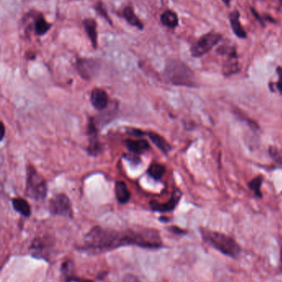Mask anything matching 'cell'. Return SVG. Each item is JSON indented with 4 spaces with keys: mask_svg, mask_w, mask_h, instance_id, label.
<instances>
[{
    "mask_svg": "<svg viewBox=\"0 0 282 282\" xmlns=\"http://www.w3.org/2000/svg\"><path fill=\"white\" fill-rule=\"evenodd\" d=\"M166 172H167L166 167L161 163H151L147 170L148 175L156 181H161Z\"/></svg>",
    "mask_w": 282,
    "mask_h": 282,
    "instance_id": "22",
    "label": "cell"
},
{
    "mask_svg": "<svg viewBox=\"0 0 282 282\" xmlns=\"http://www.w3.org/2000/svg\"><path fill=\"white\" fill-rule=\"evenodd\" d=\"M51 27H52V24L46 21L41 14L34 16L33 31L36 35H42L46 34L51 29Z\"/></svg>",
    "mask_w": 282,
    "mask_h": 282,
    "instance_id": "19",
    "label": "cell"
},
{
    "mask_svg": "<svg viewBox=\"0 0 282 282\" xmlns=\"http://www.w3.org/2000/svg\"><path fill=\"white\" fill-rule=\"evenodd\" d=\"M94 9L97 12V14L100 15L102 18H104V19L107 20L110 24H113L112 21L110 20V18L109 17V14H108L107 10H106V8H105L102 2H98V3H96L95 5H94Z\"/></svg>",
    "mask_w": 282,
    "mask_h": 282,
    "instance_id": "24",
    "label": "cell"
},
{
    "mask_svg": "<svg viewBox=\"0 0 282 282\" xmlns=\"http://www.w3.org/2000/svg\"><path fill=\"white\" fill-rule=\"evenodd\" d=\"M135 245L144 248H160L162 240L159 231L146 227H133L124 231L115 230L113 247Z\"/></svg>",
    "mask_w": 282,
    "mask_h": 282,
    "instance_id": "1",
    "label": "cell"
},
{
    "mask_svg": "<svg viewBox=\"0 0 282 282\" xmlns=\"http://www.w3.org/2000/svg\"><path fill=\"white\" fill-rule=\"evenodd\" d=\"M146 136L151 140V142L156 145L158 149L162 151L164 155H168L170 150L172 149V147L170 145L167 140L160 136L158 134L155 133L153 131H146Z\"/></svg>",
    "mask_w": 282,
    "mask_h": 282,
    "instance_id": "13",
    "label": "cell"
},
{
    "mask_svg": "<svg viewBox=\"0 0 282 282\" xmlns=\"http://www.w3.org/2000/svg\"><path fill=\"white\" fill-rule=\"evenodd\" d=\"M222 40V35L217 33H208L203 35L190 48L193 57L200 58L219 44Z\"/></svg>",
    "mask_w": 282,
    "mask_h": 282,
    "instance_id": "5",
    "label": "cell"
},
{
    "mask_svg": "<svg viewBox=\"0 0 282 282\" xmlns=\"http://www.w3.org/2000/svg\"><path fill=\"white\" fill-rule=\"evenodd\" d=\"M251 10H252V14H253V16L255 17V18L258 20V22H260L261 24L263 25V26H264L265 24H264V22H263V18H262L260 17V15L258 14V12L256 11V10H254L253 8H251Z\"/></svg>",
    "mask_w": 282,
    "mask_h": 282,
    "instance_id": "31",
    "label": "cell"
},
{
    "mask_svg": "<svg viewBox=\"0 0 282 282\" xmlns=\"http://www.w3.org/2000/svg\"><path fill=\"white\" fill-rule=\"evenodd\" d=\"M123 282H142L135 275L128 274L123 278Z\"/></svg>",
    "mask_w": 282,
    "mask_h": 282,
    "instance_id": "29",
    "label": "cell"
},
{
    "mask_svg": "<svg viewBox=\"0 0 282 282\" xmlns=\"http://www.w3.org/2000/svg\"><path fill=\"white\" fill-rule=\"evenodd\" d=\"M124 158L133 166L138 165L141 163V159H140L139 155H135V154H132V153L129 154V155H124Z\"/></svg>",
    "mask_w": 282,
    "mask_h": 282,
    "instance_id": "27",
    "label": "cell"
},
{
    "mask_svg": "<svg viewBox=\"0 0 282 282\" xmlns=\"http://www.w3.org/2000/svg\"><path fill=\"white\" fill-rule=\"evenodd\" d=\"M169 229H170V232H172L175 234H185V233H187V231L184 230V229L179 228V227H176V226H170Z\"/></svg>",
    "mask_w": 282,
    "mask_h": 282,
    "instance_id": "30",
    "label": "cell"
},
{
    "mask_svg": "<svg viewBox=\"0 0 282 282\" xmlns=\"http://www.w3.org/2000/svg\"><path fill=\"white\" fill-rule=\"evenodd\" d=\"M160 220H161V221H163V222H167V221H168V219L162 216V217L160 218Z\"/></svg>",
    "mask_w": 282,
    "mask_h": 282,
    "instance_id": "34",
    "label": "cell"
},
{
    "mask_svg": "<svg viewBox=\"0 0 282 282\" xmlns=\"http://www.w3.org/2000/svg\"><path fill=\"white\" fill-rule=\"evenodd\" d=\"M163 77L167 83L175 86L197 88V79L189 66L178 59H170L167 61L163 71Z\"/></svg>",
    "mask_w": 282,
    "mask_h": 282,
    "instance_id": "2",
    "label": "cell"
},
{
    "mask_svg": "<svg viewBox=\"0 0 282 282\" xmlns=\"http://www.w3.org/2000/svg\"><path fill=\"white\" fill-rule=\"evenodd\" d=\"M12 205L14 209L19 214L23 215L24 217H29L32 214V210L31 206L28 203V201L22 197H16V198L12 199Z\"/></svg>",
    "mask_w": 282,
    "mask_h": 282,
    "instance_id": "20",
    "label": "cell"
},
{
    "mask_svg": "<svg viewBox=\"0 0 282 282\" xmlns=\"http://www.w3.org/2000/svg\"><path fill=\"white\" fill-rule=\"evenodd\" d=\"M76 70L85 80H91L95 76L99 70L98 60L88 58H80L76 61Z\"/></svg>",
    "mask_w": 282,
    "mask_h": 282,
    "instance_id": "8",
    "label": "cell"
},
{
    "mask_svg": "<svg viewBox=\"0 0 282 282\" xmlns=\"http://www.w3.org/2000/svg\"><path fill=\"white\" fill-rule=\"evenodd\" d=\"M181 196H182V193L179 189H176L173 192L171 197L167 202L161 203L158 201H151L149 202V205L153 212H160V213L172 212L180 202Z\"/></svg>",
    "mask_w": 282,
    "mask_h": 282,
    "instance_id": "9",
    "label": "cell"
},
{
    "mask_svg": "<svg viewBox=\"0 0 282 282\" xmlns=\"http://www.w3.org/2000/svg\"><path fill=\"white\" fill-rule=\"evenodd\" d=\"M277 73H278V80L276 84V87L279 91L280 93L282 95V67H278L277 70Z\"/></svg>",
    "mask_w": 282,
    "mask_h": 282,
    "instance_id": "28",
    "label": "cell"
},
{
    "mask_svg": "<svg viewBox=\"0 0 282 282\" xmlns=\"http://www.w3.org/2000/svg\"><path fill=\"white\" fill-rule=\"evenodd\" d=\"M1 127H2L1 128V130H2V132H1V141H2L4 138V136H5V127H4L3 122L1 123Z\"/></svg>",
    "mask_w": 282,
    "mask_h": 282,
    "instance_id": "32",
    "label": "cell"
},
{
    "mask_svg": "<svg viewBox=\"0 0 282 282\" xmlns=\"http://www.w3.org/2000/svg\"><path fill=\"white\" fill-rule=\"evenodd\" d=\"M269 153L277 163L282 165V154L280 150H278L276 147H271L269 149Z\"/></svg>",
    "mask_w": 282,
    "mask_h": 282,
    "instance_id": "25",
    "label": "cell"
},
{
    "mask_svg": "<svg viewBox=\"0 0 282 282\" xmlns=\"http://www.w3.org/2000/svg\"><path fill=\"white\" fill-rule=\"evenodd\" d=\"M87 136L89 141L87 146L88 154L91 156L96 157L103 152L104 147L99 141V129L94 117H90L88 121Z\"/></svg>",
    "mask_w": 282,
    "mask_h": 282,
    "instance_id": "7",
    "label": "cell"
},
{
    "mask_svg": "<svg viewBox=\"0 0 282 282\" xmlns=\"http://www.w3.org/2000/svg\"><path fill=\"white\" fill-rule=\"evenodd\" d=\"M200 232L204 240L223 254L233 258L240 255L241 247L233 238L207 229L202 228Z\"/></svg>",
    "mask_w": 282,
    "mask_h": 282,
    "instance_id": "3",
    "label": "cell"
},
{
    "mask_svg": "<svg viewBox=\"0 0 282 282\" xmlns=\"http://www.w3.org/2000/svg\"><path fill=\"white\" fill-rule=\"evenodd\" d=\"M27 179L25 195L35 201H44L47 195V183L43 176L39 174L35 167H27Z\"/></svg>",
    "mask_w": 282,
    "mask_h": 282,
    "instance_id": "4",
    "label": "cell"
},
{
    "mask_svg": "<svg viewBox=\"0 0 282 282\" xmlns=\"http://www.w3.org/2000/svg\"><path fill=\"white\" fill-rule=\"evenodd\" d=\"M263 182V176L259 175V176H256L255 178H253L248 183V187L254 193L255 195H257L259 198L263 197V194H262V191H261V187H262Z\"/></svg>",
    "mask_w": 282,
    "mask_h": 282,
    "instance_id": "23",
    "label": "cell"
},
{
    "mask_svg": "<svg viewBox=\"0 0 282 282\" xmlns=\"http://www.w3.org/2000/svg\"><path fill=\"white\" fill-rule=\"evenodd\" d=\"M83 25L88 37L91 40V44L94 49L98 46V33H97V22L93 18H86L84 20Z\"/></svg>",
    "mask_w": 282,
    "mask_h": 282,
    "instance_id": "15",
    "label": "cell"
},
{
    "mask_svg": "<svg viewBox=\"0 0 282 282\" xmlns=\"http://www.w3.org/2000/svg\"><path fill=\"white\" fill-rule=\"evenodd\" d=\"M91 101L92 105L96 110L104 111L109 106L110 98L105 90L99 88H95L91 92Z\"/></svg>",
    "mask_w": 282,
    "mask_h": 282,
    "instance_id": "11",
    "label": "cell"
},
{
    "mask_svg": "<svg viewBox=\"0 0 282 282\" xmlns=\"http://www.w3.org/2000/svg\"><path fill=\"white\" fill-rule=\"evenodd\" d=\"M126 132L129 136L137 137V138L146 136V131L137 129V128L128 127L126 129Z\"/></svg>",
    "mask_w": 282,
    "mask_h": 282,
    "instance_id": "26",
    "label": "cell"
},
{
    "mask_svg": "<svg viewBox=\"0 0 282 282\" xmlns=\"http://www.w3.org/2000/svg\"><path fill=\"white\" fill-rule=\"evenodd\" d=\"M281 260H282V250H281Z\"/></svg>",
    "mask_w": 282,
    "mask_h": 282,
    "instance_id": "35",
    "label": "cell"
},
{
    "mask_svg": "<svg viewBox=\"0 0 282 282\" xmlns=\"http://www.w3.org/2000/svg\"><path fill=\"white\" fill-rule=\"evenodd\" d=\"M161 22L169 28H175L179 24L177 14L171 10H167L161 15Z\"/></svg>",
    "mask_w": 282,
    "mask_h": 282,
    "instance_id": "21",
    "label": "cell"
},
{
    "mask_svg": "<svg viewBox=\"0 0 282 282\" xmlns=\"http://www.w3.org/2000/svg\"><path fill=\"white\" fill-rule=\"evenodd\" d=\"M48 210L53 215L64 217H73L72 203L69 196L65 193H57L50 199Z\"/></svg>",
    "mask_w": 282,
    "mask_h": 282,
    "instance_id": "6",
    "label": "cell"
},
{
    "mask_svg": "<svg viewBox=\"0 0 282 282\" xmlns=\"http://www.w3.org/2000/svg\"><path fill=\"white\" fill-rule=\"evenodd\" d=\"M221 52H219L220 54H227V62L225 63V65L223 66V73L225 74L226 76H229L231 74L238 73L239 70V62H238V56H237V52H236L235 48H227V49L224 50L221 48Z\"/></svg>",
    "mask_w": 282,
    "mask_h": 282,
    "instance_id": "10",
    "label": "cell"
},
{
    "mask_svg": "<svg viewBox=\"0 0 282 282\" xmlns=\"http://www.w3.org/2000/svg\"><path fill=\"white\" fill-rule=\"evenodd\" d=\"M114 193H115L116 199L118 201V203H128L131 198V193H130L129 187L123 181H117L115 182Z\"/></svg>",
    "mask_w": 282,
    "mask_h": 282,
    "instance_id": "16",
    "label": "cell"
},
{
    "mask_svg": "<svg viewBox=\"0 0 282 282\" xmlns=\"http://www.w3.org/2000/svg\"><path fill=\"white\" fill-rule=\"evenodd\" d=\"M124 144L130 152L135 155H142L151 149V145L144 139H129L124 141Z\"/></svg>",
    "mask_w": 282,
    "mask_h": 282,
    "instance_id": "12",
    "label": "cell"
},
{
    "mask_svg": "<svg viewBox=\"0 0 282 282\" xmlns=\"http://www.w3.org/2000/svg\"><path fill=\"white\" fill-rule=\"evenodd\" d=\"M229 22H230L231 27L233 29V33L235 34L238 37L241 39H245L246 37V31L244 30V27H242L241 22H240V14L238 10H234L229 14L228 16Z\"/></svg>",
    "mask_w": 282,
    "mask_h": 282,
    "instance_id": "14",
    "label": "cell"
},
{
    "mask_svg": "<svg viewBox=\"0 0 282 282\" xmlns=\"http://www.w3.org/2000/svg\"><path fill=\"white\" fill-rule=\"evenodd\" d=\"M222 1L227 6H229V4H230L231 0H222Z\"/></svg>",
    "mask_w": 282,
    "mask_h": 282,
    "instance_id": "33",
    "label": "cell"
},
{
    "mask_svg": "<svg viewBox=\"0 0 282 282\" xmlns=\"http://www.w3.org/2000/svg\"><path fill=\"white\" fill-rule=\"evenodd\" d=\"M73 268H74V264H73L72 261H66L62 264L61 271H62V273L66 277V282H93L92 281H90V280L82 279V278H80V277L75 276L74 274Z\"/></svg>",
    "mask_w": 282,
    "mask_h": 282,
    "instance_id": "18",
    "label": "cell"
},
{
    "mask_svg": "<svg viewBox=\"0 0 282 282\" xmlns=\"http://www.w3.org/2000/svg\"><path fill=\"white\" fill-rule=\"evenodd\" d=\"M122 16L123 18L126 20L129 24L131 25L132 27H137V29L143 30L144 28V25L143 22L139 19V18L135 14L133 8L130 6H127L123 8L122 11Z\"/></svg>",
    "mask_w": 282,
    "mask_h": 282,
    "instance_id": "17",
    "label": "cell"
}]
</instances>
